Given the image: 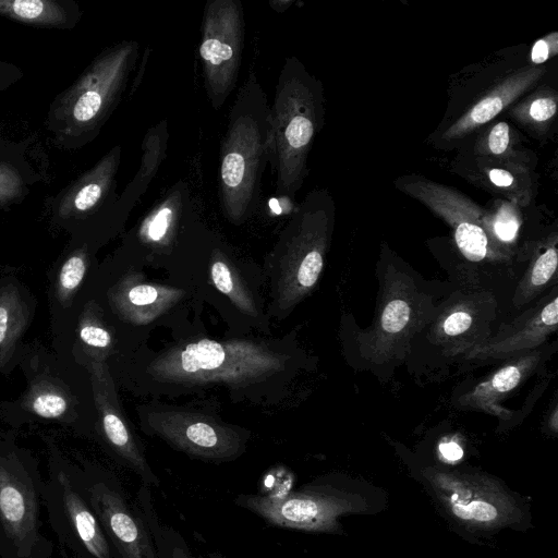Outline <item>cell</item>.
<instances>
[{"label":"cell","instance_id":"6da1fadb","mask_svg":"<svg viewBox=\"0 0 558 558\" xmlns=\"http://www.w3.org/2000/svg\"><path fill=\"white\" fill-rule=\"evenodd\" d=\"M269 105L251 71L230 109L220 146L219 201L231 221L241 222L258 204L267 160Z\"/></svg>","mask_w":558,"mask_h":558},{"label":"cell","instance_id":"7a4b0ae2","mask_svg":"<svg viewBox=\"0 0 558 558\" xmlns=\"http://www.w3.org/2000/svg\"><path fill=\"white\" fill-rule=\"evenodd\" d=\"M138 44L122 41L102 50L51 101L46 126L53 142L75 150L92 142L118 106L136 63Z\"/></svg>","mask_w":558,"mask_h":558},{"label":"cell","instance_id":"3957f363","mask_svg":"<svg viewBox=\"0 0 558 558\" xmlns=\"http://www.w3.org/2000/svg\"><path fill=\"white\" fill-rule=\"evenodd\" d=\"M316 82L295 59L287 58L269 106L267 160L276 193L294 197L306 175V159L319 125Z\"/></svg>","mask_w":558,"mask_h":558},{"label":"cell","instance_id":"277c9868","mask_svg":"<svg viewBox=\"0 0 558 558\" xmlns=\"http://www.w3.org/2000/svg\"><path fill=\"white\" fill-rule=\"evenodd\" d=\"M432 302L413 279L388 267L372 326L357 335L361 355L373 363L402 359L411 339L432 317Z\"/></svg>","mask_w":558,"mask_h":558},{"label":"cell","instance_id":"5b68a950","mask_svg":"<svg viewBox=\"0 0 558 558\" xmlns=\"http://www.w3.org/2000/svg\"><path fill=\"white\" fill-rule=\"evenodd\" d=\"M244 28L241 1H207L198 51L205 90L216 110L223 106L235 87L244 46Z\"/></svg>","mask_w":558,"mask_h":558},{"label":"cell","instance_id":"8992f818","mask_svg":"<svg viewBox=\"0 0 558 558\" xmlns=\"http://www.w3.org/2000/svg\"><path fill=\"white\" fill-rule=\"evenodd\" d=\"M403 190L425 204L452 229L460 253L474 263H501L511 252L489 236L484 219L486 213L456 190L428 180L403 184Z\"/></svg>","mask_w":558,"mask_h":558},{"label":"cell","instance_id":"52a82bcc","mask_svg":"<svg viewBox=\"0 0 558 558\" xmlns=\"http://www.w3.org/2000/svg\"><path fill=\"white\" fill-rule=\"evenodd\" d=\"M495 315L496 301L490 292H458L435 316L432 339L445 353L464 354L492 335Z\"/></svg>","mask_w":558,"mask_h":558},{"label":"cell","instance_id":"ba28073f","mask_svg":"<svg viewBox=\"0 0 558 558\" xmlns=\"http://www.w3.org/2000/svg\"><path fill=\"white\" fill-rule=\"evenodd\" d=\"M558 296L556 291L538 301L519 316L499 326L498 330L463 354L465 360L510 359L541 347L556 332Z\"/></svg>","mask_w":558,"mask_h":558},{"label":"cell","instance_id":"9c48e42d","mask_svg":"<svg viewBox=\"0 0 558 558\" xmlns=\"http://www.w3.org/2000/svg\"><path fill=\"white\" fill-rule=\"evenodd\" d=\"M89 500L123 558H157L144 523L117 490L94 484Z\"/></svg>","mask_w":558,"mask_h":558},{"label":"cell","instance_id":"30bf717a","mask_svg":"<svg viewBox=\"0 0 558 558\" xmlns=\"http://www.w3.org/2000/svg\"><path fill=\"white\" fill-rule=\"evenodd\" d=\"M543 352L538 349L510 357L486 379L459 398L464 409L481 410L502 420L513 412L501 407L500 402L519 388L541 364Z\"/></svg>","mask_w":558,"mask_h":558},{"label":"cell","instance_id":"8fae6325","mask_svg":"<svg viewBox=\"0 0 558 558\" xmlns=\"http://www.w3.org/2000/svg\"><path fill=\"white\" fill-rule=\"evenodd\" d=\"M119 161L120 147H114L71 182L53 202L56 216L60 219L82 218L98 208L113 186Z\"/></svg>","mask_w":558,"mask_h":558},{"label":"cell","instance_id":"7c38bea8","mask_svg":"<svg viewBox=\"0 0 558 558\" xmlns=\"http://www.w3.org/2000/svg\"><path fill=\"white\" fill-rule=\"evenodd\" d=\"M544 72V68L525 66L507 76L457 120L445 132L444 140L450 141L463 137L480 125L490 121L508 105L531 88Z\"/></svg>","mask_w":558,"mask_h":558},{"label":"cell","instance_id":"4fadbf2b","mask_svg":"<svg viewBox=\"0 0 558 558\" xmlns=\"http://www.w3.org/2000/svg\"><path fill=\"white\" fill-rule=\"evenodd\" d=\"M0 15L32 26L70 29L82 11L73 0H0Z\"/></svg>","mask_w":558,"mask_h":558},{"label":"cell","instance_id":"5bb4252c","mask_svg":"<svg viewBox=\"0 0 558 558\" xmlns=\"http://www.w3.org/2000/svg\"><path fill=\"white\" fill-rule=\"evenodd\" d=\"M62 488L63 510L71 530L75 532L85 548L96 558H109L107 539L90 509L73 489L69 480L59 476Z\"/></svg>","mask_w":558,"mask_h":558},{"label":"cell","instance_id":"9a60e30c","mask_svg":"<svg viewBox=\"0 0 558 558\" xmlns=\"http://www.w3.org/2000/svg\"><path fill=\"white\" fill-rule=\"evenodd\" d=\"M0 519L7 531L23 537L34 526V504L26 485L0 468Z\"/></svg>","mask_w":558,"mask_h":558},{"label":"cell","instance_id":"2e32d148","mask_svg":"<svg viewBox=\"0 0 558 558\" xmlns=\"http://www.w3.org/2000/svg\"><path fill=\"white\" fill-rule=\"evenodd\" d=\"M557 239H549L544 246L537 247L529 266L514 291L512 303L520 307L533 301L551 281L557 279L558 251Z\"/></svg>","mask_w":558,"mask_h":558},{"label":"cell","instance_id":"e0dca14e","mask_svg":"<svg viewBox=\"0 0 558 558\" xmlns=\"http://www.w3.org/2000/svg\"><path fill=\"white\" fill-rule=\"evenodd\" d=\"M25 311L20 298L12 291L0 294V356L12 352L25 328Z\"/></svg>","mask_w":558,"mask_h":558},{"label":"cell","instance_id":"ac0fdd59","mask_svg":"<svg viewBox=\"0 0 558 558\" xmlns=\"http://www.w3.org/2000/svg\"><path fill=\"white\" fill-rule=\"evenodd\" d=\"M484 223L494 242L509 250L507 245L515 241L521 218L513 204L501 202L494 213H486Z\"/></svg>","mask_w":558,"mask_h":558},{"label":"cell","instance_id":"d6986e66","mask_svg":"<svg viewBox=\"0 0 558 558\" xmlns=\"http://www.w3.org/2000/svg\"><path fill=\"white\" fill-rule=\"evenodd\" d=\"M26 191V178L16 165L0 159V205L15 202Z\"/></svg>","mask_w":558,"mask_h":558},{"label":"cell","instance_id":"ffe728a7","mask_svg":"<svg viewBox=\"0 0 558 558\" xmlns=\"http://www.w3.org/2000/svg\"><path fill=\"white\" fill-rule=\"evenodd\" d=\"M86 271V256L83 252L73 253L62 265L58 286L62 295L68 296L81 284Z\"/></svg>","mask_w":558,"mask_h":558},{"label":"cell","instance_id":"44dd1931","mask_svg":"<svg viewBox=\"0 0 558 558\" xmlns=\"http://www.w3.org/2000/svg\"><path fill=\"white\" fill-rule=\"evenodd\" d=\"M32 410L39 416L57 418L68 410L66 399L56 391H40L31 401Z\"/></svg>","mask_w":558,"mask_h":558},{"label":"cell","instance_id":"7402d4cb","mask_svg":"<svg viewBox=\"0 0 558 558\" xmlns=\"http://www.w3.org/2000/svg\"><path fill=\"white\" fill-rule=\"evenodd\" d=\"M178 203L179 201H170L169 197L151 214L147 221V234L150 240L159 241L166 235L173 220Z\"/></svg>","mask_w":558,"mask_h":558},{"label":"cell","instance_id":"603a6c76","mask_svg":"<svg viewBox=\"0 0 558 558\" xmlns=\"http://www.w3.org/2000/svg\"><path fill=\"white\" fill-rule=\"evenodd\" d=\"M452 512L459 519L475 522H490L498 514L494 505L483 500H473L469 504L454 502L452 505Z\"/></svg>","mask_w":558,"mask_h":558},{"label":"cell","instance_id":"cb8c5ba5","mask_svg":"<svg viewBox=\"0 0 558 558\" xmlns=\"http://www.w3.org/2000/svg\"><path fill=\"white\" fill-rule=\"evenodd\" d=\"M557 109L555 96H539L534 98L527 108V114L534 122H545L551 119Z\"/></svg>","mask_w":558,"mask_h":558},{"label":"cell","instance_id":"d4e9b609","mask_svg":"<svg viewBox=\"0 0 558 558\" xmlns=\"http://www.w3.org/2000/svg\"><path fill=\"white\" fill-rule=\"evenodd\" d=\"M558 51V33H551L535 41L531 49V60L541 64L554 57Z\"/></svg>","mask_w":558,"mask_h":558},{"label":"cell","instance_id":"484cf974","mask_svg":"<svg viewBox=\"0 0 558 558\" xmlns=\"http://www.w3.org/2000/svg\"><path fill=\"white\" fill-rule=\"evenodd\" d=\"M81 340L95 348H106L111 342L110 333L100 326L84 324L80 329Z\"/></svg>","mask_w":558,"mask_h":558},{"label":"cell","instance_id":"4316f807","mask_svg":"<svg viewBox=\"0 0 558 558\" xmlns=\"http://www.w3.org/2000/svg\"><path fill=\"white\" fill-rule=\"evenodd\" d=\"M509 141V125L506 122H498L489 132L487 138L488 149L495 155H501L508 149Z\"/></svg>","mask_w":558,"mask_h":558},{"label":"cell","instance_id":"83f0119b","mask_svg":"<svg viewBox=\"0 0 558 558\" xmlns=\"http://www.w3.org/2000/svg\"><path fill=\"white\" fill-rule=\"evenodd\" d=\"M211 277L219 291L227 294L232 291L233 284L231 272L225 263H214L211 267Z\"/></svg>","mask_w":558,"mask_h":558},{"label":"cell","instance_id":"f1b7e54d","mask_svg":"<svg viewBox=\"0 0 558 558\" xmlns=\"http://www.w3.org/2000/svg\"><path fill=\"white\" fill-rule=\"evenodd\" d=\"M157 290L147 284L136 286L129 292V299L135 305L150 304L157 299Z\"/></svg>","mask_w":558,"mask_h":558},{"label":"cell","instance_id":"f546056e","mask_svg":"<svg viewBox=\"0 0 558 558\" xmlns=\"http://www.w3.org/2000/svg\"><path fill=\"white\" fill-rule=\"evenodd\" d=\"M23 76V72L16 65L0 60V92L9 88Z\"/></svg>","mask_w":558,"mask_h":558},{"label":"cell","instance_id":"4dcf8cb0","mask_svg":"<svg viewBox=\"0 0 558 558\" xmlns=\"http://www.w3.org/2000/svg\"><path fill=\"white\" fill-rule=\"evenodd\" d=\"M439 452L448 461H458L463 457V450L460 445L453 440L439 444Z\"/></svg>","mask_w":558,"mask_h":558},{"label":"cell","instance_id":"1f68e13d","mask_svg":"<svg viewBox=\"0 0 558 558\" xmlns=\"http://www.w3.org/2000/svg\"><path fill=\"white\" fill-rule=\"evenodd\" d=\"M488 178L493 184L498 187H509L513 184V177L510 172L504 169H490L488 171Z\"/></svg>","mask_w":558,"mask_h":558},{"label":"cell","instance_id":"d6a6232c","mask_svg":"<svg viewBox=\"0 0 558 558\" xmlns=\"http://www.w3.org/2000/svg\"><path fill=\"white\" fill-rule=\"evenodd\" d=\"M171 558H192L184 548L181 546H174L171 550Z\"/></svg>","mask_w":558,"mask_h":558}]
</instances>
